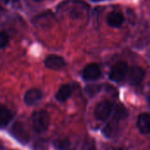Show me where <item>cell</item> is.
<instances>
[{
    "label": "cell",
    "instance_id": "19",
    "mask_svg": "<svg viewBox=\"0 0 150 150\" xmlns=\"http://www.w3.org/2000/svg\"><path fill=\"white\" fill-rule=\"evenodd\" d=\"M148 101H149V104L150 105V94H149V96H148Z\"/></svg>",
    "mask_w": 150,
    "mask_h": 150
},
{
    "label": "cell",
    "instance_id": "12",
    "mask_svg": "<svg viewBox=\"0 0 150 150\" xmlns=\"http://www.w3.org/2000/svg\"><path fill=\"white\" fill-rule=\"evenodd\" d=\"M72 87L69 84H64L56 93V99L59 102H65L72 96Z\"/></svg>",
    "mask_w": 150,
    "mask_h": 150
},
{
    "label": "cell",
    "instance_id": "10",
    "mask_svg": "<svg viewBox=\"0 0 150 150\" xmlns=\"http://www.w3.org/2000/svg\"><path fill=\"white\" fill-rule=\"evenodd\" d=\"M106 21H107V24L111 27L118 28L123 25V23L125 21V17L122 14V12L114 11H111L109 13V15L107 16Z\"/></svg>",
    "mask_w": 150,
    "mask_h": 150
},
{
    "label": "cell",
    "instance_id": "1",
    "mask_svg": "<svg viewBox=\"0 0 150 150\" xmlns=\"http://www.w3.org/2000/svg\"><path fill=\"white\" fill-rule=\"evenodd\" d=\"M65 7V11L68 13V17L72 18H80L82 16L87 14L88 10V4L80 1H68L62 4Z\"/></svg>",
    "mask_w": 150,
    "mask_h": 150
},
{
    "label": "cell",
    "instance_id": "18",
    "mask_svg": "<svg viewBox=\"0 0 150 150\" xmlns=\"http://www.w3.org/2000/svg\"><path fill=\"white\" fill-rule=\"evenodd\" d=\"M8 42H9V38L7 33L4 32H0V49L5 47Z\"/></svg>",
    "mask_w": 150,
    "mask_h": 150
},
{
    "label": "cell",
    "instance_id": "5",
    "mask_svg": "<svg viewBox=\"0 0 150 150\" xmlns=\"http://www.w3.org/2000/svg\"><path fill=\"white\" fill-rule=\"evenodd\" d=\"M112 104L108 100H103L96 105L95 109V117L96 118V120L103 121L109 118V116L112 112Z\"/></svg>",
    "mask_w": 150,
    "mask_h": 150
},
{
    "label": "cell",
    "instance_id": "7",
    "mask_svg": "<svg viewBox=\"0 0 150 150\" xmlns=\"http://www.w3.org/2000/svg\"><path fill=\"white\" fill-rule=\"evenodd\" d=\"M102 75L100 67L96 63H90L87 65L83 70L82 76L85 81H95L97 80Z\"/></svg>",
    "mask_w": 150,
    "mask_h": 150
},
{
    "label": "cell",
    "instance_id": "16",
    "mask_svg": "<svg viewBox=\"0 0 150 150\" xmlns=\"http://www.w3.org/2000/svg\"><path fill=\"white\" fill-rule=\"evenodd\" d=\"M55 146L59 150H69L70 149V142L67 140L58 141L55 143Z\"/></svg>",
    "mask_w": 150,
    "mask_h": 150
},
{
    "label": "cell",
    "instance_id": "11",
    "mask_svg": "<svg viewBox=\"0 0 150 150\" xmlns=\"http://www.w3.org/2000/svg\"><path fill=\"white\" fill-rule=\"evenodd\" d=\"M137 127L140 132L143 134H150V114L149 113H141L137 120Z\"/></svg>",
    "mask_w": 150,
    "mask_h": 150
},
{
    "label": "cell",
    "instance_id": "9",
    "mask_svg": "<svg viewBox=\"0 0 150 150\" xmlns=\"http://www.w3.org/2000/svg\"><path fill=\"white\" fill-rule=\"evenodd\" d=\"M42 98V92L38 89H30L24 95V102L27 105H34Z\"/></svg>",
    "mask_w": 150,
    "mask_h": 150
},
{
    "label": "cell",
    "instance_id": "21",
    "mask_svg": "<svg viewBox=\"0 0 150 150\" xmlns=\"http://www.w3.org/2000/svg\"><path fill=\"white\" fill-rule=\"evenodd\" d=\"M91 1H94V2H100V1H103V0H91Z\"/></svg>",
    "mask_w": 150,
    "mask_h": 150
},
{
    "label": "cell",
    "instance_id": "3",
    "mask_svg": "<svg viewBox=\"0 0 150 150\" xmlns=\"http://www.w3.org/2000/svg\"><path fill=\"white\" fill-rule=\"evenodd\" d=\"M128 70L129 68L126 62H118L112 67L110 72V78L116 83L123 82L127 77Z\"/></svg>",
    "mask_w": 150,
    "mask_h": 150
},
{
    "label": "cell",
    "instance_id": "4",
    "mask_svg": "<svg viewBox=\"0 0 150 150\" xmlns=\"http://www.w3.org/2000/svg\"><path fill=\"white\" fill-rule=\"evenodd\" d=\"M10 134L13 136V138H15L18 142L24 145L28 143L30 140L27 131L20 122H15L12 125V127L10 129Z\"/></svg>",
    "mask_w": 150,
    "mask_h": 150
},
{
    "label": "cell",
    "instance_id": "22",
    "mask_svg": "<svg viewBox=\"0 0 150 150\" xmlns=\"http://www.w3.org/2000/svg\"><path fill=\"white\" fill-rule=\"evenodd\" d=\"M34 1H35V2H40V1H42V0H34Z\"/></svg>",
    "mask_w": 150,
    "mask_h": 150
},
{
    "label": "cell",
    "instance_id": "17",
    "mask_svg": "<svg viewBox=\"0 0 150 150\" xmlns=\"http://www.w3.org/2000/svg\"><path fill=\"white\" fill-rule=\"evenodd\" d=\"M80 150H95V142L91 139H88L82 144Z\"/></svg>",
    "mask_w": 150,
    "mask_h": 150
},
{
    "label": "cell",
    "instance_id": "24",
    "mask_svg": "<svg viewBox=\"0 0 150 150\" xmlns=\"http://www.w3.org/2000/svg\"><path fill=\"white\" fill-rule=\"evenodd\" d=\"M115 150H124V149H116Z\"/></svg>",
    "mask_w": 150,
    "mask_h": 150
},
{
    "label": "cell",
    "instance_id": "15",
    "mask_svg": "<svg viewBox=\"0 0 150 150\" xmlns=\"http://www.w3.org/2000/svg\"><path fill=\"white\" fill-rule=\"evenodd\" d=\"M128 116V112L126 109V107L121 105L118 104L114 107V112H113V120L119 121L122 120L124 119H126Z\"/></svg>",
    "mask_w": 150,
    "mask_h": 150
},
{
    "label": "cell",
    "instance_id": "14",
    "mask_svg": "<svg viewBox=\"0 0 150 150\" xmlns=\"http://www.w3.org/2000/svg\"><path fill=\"white\" fill-rule=\"evenodd\" d=\"M12 119V113L11 112L4 107L1 106L0 107V128H4L5 127L8 126V124L11 122Z\"/></svg>",
    "mask_w": 150,
    "mask_h": 150
},
{
    "label": "cell",
    "instance_id": "2",
    "mask_svg": "<svg viewBox=\"0 0 150 150\" xmlns=\"http://www.w3.org/2000/svg\"><path fill=\"white\" fill-rule=\"evenodd\" d=\"M32 125L34 130L38 133L45 132L50 125V115L45 111H37L32 115Z\"/></svg>",
    "mask_w": 150,
    "mask_h": 150
},
{
    "label": "cell",
    "instance_id": "13",
    "mask_svg": "<svg viewBox=\"0 0 150 150\" xmlns=\"http://www.w3.org/2000/svg\"><path fill=\"white\" fill-rule=\"evenodd\" d=\"M118 122L117 120H113L111 121H110L109 123H107L105 125V127L103 128V134H104V136L106 138H112L117 134L118 132Z\"/></svg>",
    "mask_w": 150,
    "mask_h": 150
},
{
    "label": "cell",
    "instance_id": "6",
    "mask_svg": "<svg viewBox=\"0 0 150 150\" xmlns=\"http://www.w3.org/2000/svg\"><path fill=\"white\" fill-rule=\"evenodd\" d=\"M145 76V71L142 68L138 66H133L129 69L127 74L128 82L132 85H138L140 84Z\"/></svg>",
    "mask_w": 150,
    "mask_h": 150
},
{
    "label": "cell",
    "instance_id": "20",
    "mask_svg": "<svg viewBox=\"0 0 150 150\" xmlns=\"http://www.w3.org/2000/svg\"><path fill=\"white\" fill-rule=\"evenodd\" d=\"M4 149V147H3V145H2V142H0V149Z\"/></svg>",
    "mask_w": 150,
    "mask_h": 150
},
{
    "label": "cell",
    "instance_id": "8",
    "mask_svg": "<svg viewBox=\"0 0 150 150\" xmlns=\"http://www.w3.org/2000/svg\"><path fill=\"white\" fill-rule=\"evenodd\" d=\"M44 64L48 69H54V70L62 69L66 65L65 59L57 54H50L47 56L44 61Z\"/></svg>",
    "mask_w": 150,
    "mask_h": 150
},
{
    "label": "cell",
    "instance_id": "23",
    "mask_svg": "<svg viewBox=\"0 0 150 150\" xmlns=\"http://www.w3.org/2000/svg\"><path fill=\"white\" fill-rule=\"evenodd\" d=\"M3 1H4L5 3H8L9 2V0H3Z\"/></svg>",
    "mask_w": 150,
    "mask_h": 150
}]
</instances>
